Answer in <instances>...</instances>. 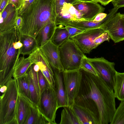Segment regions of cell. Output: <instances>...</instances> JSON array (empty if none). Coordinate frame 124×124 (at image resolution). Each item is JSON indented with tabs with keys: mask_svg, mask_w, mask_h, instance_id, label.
I'll use <instances>...</instances> for the list:
<instances>
[{
	"mask_svg": "<svg viewBox=\"0 0 124 124\" xmlns=\"http://www.w3.org/2000/svg\"><path fill=\"white\" fill-rule=\"evenodd\" d=\"M80 70L82 73V78L80 91L77 97L92 100L99 111V124H110L116 109L113 90L100 76H96Z\"/></svg>",
	"mask_w": 124,
	"mask_h": 124,
	"instance_id": "1",
	"label": "cell"
},
{
	"mask_svg": "<svg viewBox=\"0 0 124 124\" xmlns=\"http://www.w3.org/2000/svg\"><path fill=\"white\" fill-rule=\"evenodd\" d=\"M57 16L55 0H34L21 16V34L35 38L39 31L49 23H55Z\"/></svg>",
	"mask_w": 124,
	"mask_h": 124,
	"instance_id": "2",
	"label": "cell"
},
{
	"mask_svg": "<svg viewBox=\"0 0 124 124\" xmlns=\"http://www.w3.org/2000/svg\"><path fill=\"white\" fill-rule=\"evenodd\" d=\"M21 33L16 28L0 33V87L6 85L13 77L14 69L20 54L21 48L14 44L20 39Z\"/></svg>",
	"mask_w": 124,
	"mask_h": 124,
	"instance_id": "3",
	"label": "cell"
},
{
	"mask_svg": "<svg viewBox=\"0 0 124 124\" xmlns=\"http://www.w3.org/2000/svg\"><path fill=\"white\" fill-rule=\"evenodd\" d=\"M7 89L0 97V124H17L16 111L19 92L16 79L6 84Z\"/></svg>",
	"mask_w": 124,
	"mask_h": 124,
	"instance_id": "4",
	"label": "cell"
},
{
	"mask_svg": "<svg viewBox=\"0 0 124 124\" xmlns=\"http://www.w3.org/2000/svg\"><path fill=\"white\" fill-rule=\"evenodd\" d=\"M69 107L79 124H99L98 110L95 103L91 99L77 97L74 103Z\"/></svg>",
	"mask_w": 124,
	"mask_h": 124,
	"instance_id": "5",
	"label": "cell"
},
{
	"mask_svg": "<svg viewBox=\"0 0 124 124\" xmlns=\"http://www.w3.org/2000/svg\"><path fill=\"white\" fill-rule=\"evenodd\" d=\"M64 70H80L84 54L73 39L69 38L59 47Z\"/></svg>",
	"mask_w": 124,
	"mask_h": 124,
	"instance_id": "6",
	"label": "cell"
},
{
	"mask_svg": "<svg viewBox=\"0 0 124 124\" xmlns=\"http://www.w3.org/2000/svg\"><path fill=\"white\" fill-rule=\"evenodd\" d=\"M68 107L71 106L80 89L82 73L80 70H64L62 72Z\"/></svg>",
	"mask_w": 124,
	"mask_h": 124,
	"instance_id": "7",
	"label": "cell"
},
{
	"mask_svg": "<svg viewBox=\"0 0 124 124\" xmlns=\"http://www.w3.org/2000/svg\"><path fill=\"white\" fill-rule=\"evenodd\" d=\"M37 107L50 124H56V112L58 108L54 89L49 87L41 94Z\"/></svg>",
	"mask_w": 124,
	"mask_h": 124,
	"instance_id": "8",
	"label": "cell"
},
{
	"mask_svg": "<svg viewBox=\"0 0 124 124\" xmlns=\"http://www.w3.org/2000/svg\"><path fill=\"white\" fill-rule=\"evenodd\" d=\"M88 59L108 85L113 90L117 71L115 63L109 62L103 57L88 58Z\"/></svg>",
	"mask_w": 124,
	"mask_h": 124,
	"instance_id": "9",
	"label": "cell"
},
{
	"mask_svg": "<svg viewBox=\"0 0 124 124\" xmlns=\"http://www.w3.org/2000/svg\"><path fill=\"white\" fill-rule=\"evenodd\" d=\"M105 31L101 28L90 29L71 37L84 54H89L97 47L94 41Z\"/></svg>",
	"mask_w": 124,
	"mask_h": 124,
	"instance_id": "10",
	"label": "cell"
},
{
	"mask_svg": "<svg viewBox=\"0 0 124 124\" xmlns=\"http://www.w3.org/2000/svg\"><path fill=\"white\" fill-rule=\"evenodd\" d=\"M100 28L108 33L115 43L124 40V21L120 12L116 13Z\"/></svg>",
	"mask_w": 124,
	"mask_h": 124,
	"instance_id": "11",
	"label": "cell"
},
{
	"mask_svg": "<svg viewBox=\"0 0 124 124\" xmlns=\"http://www.w3.org/2000/svg\"><path fill=\"white\" fill-rule=\"evenodd\" d=\"M72 5L85 20H93L98 14L105 10L104 8L92 0H78Z\"/></svg>",
	"mask_w": 124,
	"mask_h": 124,
	"instance_id": "12",
	"label": "cell"
},
{
	"mask_svg": "<svg viewBox=\"0 0 124 124\" xmlns=\"http://www.w3.org/2000/svg\"><path fill=\"white\" fill-rule=\"evenodd\" d=\"M32 58L34 64L39 65L40 70L47 79L50 87L54 89V72L45 54L40 48H38L33 53Z\"/></svg>",
	"mask_w": 124,
	"mask_h": 124,
	"instance_id": "13",
	"label": "cell"
},
{
	"mask_svg": "<svg viewBox=\"0 0 124 124\" xmlns=\"http://www.w3.org/2000/svg\"><path fill=\"white\" fill-rule=\"evenodd\" d=\"M18 11L12 4H9L0 13V33L9 31L16 28Z\"/></svg>",
	"mask_w": 124,
	"mask_h": 124,
	"instance_id": "14",
	"label": "cell"
},
{
	"mask_svg": "<svg viewBox=\"0 0 124 124\" xmlns=\"http://www.w3.org/2000/svg\"><path fill=\"white\" fill-rule=\"evenodd\" d=\"M39 48L46 57L52 69H56L60 72L64 70L61 62L58 46L51 40Z\"/></svg>",
	"mask_w": 124,
	"mask_h": 124,
	"instance_id": "15",
	"label": "cell"
},
{
	"mask_svg": "<svg viewBox=\"0 0 124 124\" xmlns=\"http://www.w3.org/2000/svg\"><path fill=\"white\" fill-rule=\"evenodd\" d=\"M85 20L82 14L72 4L64 3L57 15L55 23L57 26L72 21Z\"/></svg>",
	"mask_w": 124,
	"mask_h": 124,
	"instance_id": "16",
	"label": "cell"
},
{
	"mask_svg": "<svg viewBox=\"0 0 124 124\" xmlns=\"http://www.w3.org/2000/svg\"><path fill=\"white\" fill-rule=\"evenodd\" d=\"M118 8L114 7L111 9L106 17L102 21L95 22L92 20L72 21L62 24L61 25L74 27L83 30L100 28L112 17L117 13Z\"/></svg>",
	"mask_w": 124,
	"mask_h": 124,
	"instance_id": "17",
	"label": "cell"
},
{
	"mask_svg": "<svg viewBox=\"0 0 124 124\" xmlns=\"http://www.w3.org/2000/svg\"><path fill=\"white\" fill-rule=\"evenodd\" d=\"M54 80V89L57 97L58 107H68L62 72L57 69H52Z\"/></svg>",
	"mask_w": 124,
	"mask_h": 124,
	"instance_id": "18",
	"label": "cell"
},
{
	"mask_svg": "<svg viewBox=\"0 0 124 124\" xmlns=\"http://www.w3.org/2000/svg\"><path fill=\"white\" fill-rule=\"evenodd\" d=\"M34 105L31 102L19 93L16 111L17 124H25L30 114L31 108Z\"/></svg>",
	"mask_w": 124,
	"mask_h": 124,
	"instance_id": "19",
	"label": "cell"
},
{
	"mask_svg": "<svg viewBox=\"0 0 124 124\" xmlns=\"http://www.w3.org/2000/svg\"><path fill=\"white\" fill-rule=\"evenodd\" d=\"M57 26L55 23H50L41 29L35 38L37 48H40L51 40Z\"/></svg>",
	"mask_w": 124,
	"mask_h": 124,
	"instance_id": "20",
	"label": "cell"
},
{
	"mask_svg": "<svg viewBox=\"0 0 124 124\" xmlns=\"http://www.w3.org/2000/svg\"><path fill=\"white\" fill-rule=\"evenodd\" d=\"M34 63L29 56L25 58L24 56L19 58L14 69L13 77L16 79L25 75L30 67Z\"/></svg>",
	"mask_w": 124,
	"mask_h": 124,
	"instance_id": "21",
	"label": "cell"
},
{
	"mask_svg": "<svg viewBox=\"0 0 124 124\" xmlns=\"http://www.w3.org/2000/svg\"><path fill=\"white\" fill-rule=\"evenodd\" d=\"M20 40L23 44L21 48L20 54L23 56L30 54L37 48L35 38L31 36L21 34Z\"/></svg>",
	"mask_w": 124,
	"mask_h": 124,
	"instance_id": "22",
	"label": "cell"
},
{
	"mask_svg": "<svg viewBox=\"0 0 124 124\" xmlns=\"http://www.w3.org/2000/svg\"><path fill=\"white\" fill-rule=\"evenodd\" d=\"M49 123L39 110L37 106L34 105L30 111L25 124H45Z\"/></svg>",
	"mask_w": 124,
	"mask_h": 124,
	"instance_id": "23",
	"label": "cell"
},
{
	"mask_svg": "<svg viewBox=\"0 0 124 124\" xmlns=\"http://www.w3.org/2000/svg\"><path fill=\"white\" fill-rule=\"evenodd\" d=\"M113 91L115 98L124 101V72H116Z\"/></svg>",
	"mask_w": 124,
	"mask_h": 124,
	"instance_id": "24",
	"label": "cell"
},
{
	"mask_svg": "<svg viewBox=\"0 0 124 124\" xmlns=\"http://www.w3.org/2000/svg\"><path fill=\"white\" fill-rule=\"evenodd\" d=\"M69 38L68 32L65 27L58 26H57L51 40L59 47Z\"/></svg>",
	"mask_w": 124,
	"mask_h": 124,
	"instance_id": "25",
	"label": "cell"
},
{
	"mask_svg": "<svg viewBox=\"0 0 124 124\" xmlns=\"http://www.w3.org/2000/svg\"><path fill=\"white\" fill-rule=\"evenodd\" d=\"M16 80L19 94L32 102L30 98L29 78L27 73L25 76L16 78Z\"/></svg>",
	"mask_w": 124,
	"mask_h": 124,
	"instance_id": "26",
	"label": "cell"
},
{
	"mask_svg": "<svg viewBox=\"0 0 124 124\" xmlns=\"http://www.w3.org/2000/svg\"><path fill=\"white\" fill-rule=\"evenodd\" d=\"M61 113L60 124H79L69 107H63Z\"/></svg>",
	"mask_w": 124,
	"mask_h": 124,
	"instance_id": "27",
	"label": "cell"
},
{
	"mask_svg": "<svg viewBox=\"0 0 124 124\" xmlns=\"http://www.w3.org/2000/svg\"><path fill=\"white\" fill-rule=\"evenodd\" d=\"M110 124H124V101H121L115 111Z\"/></svg>",
	"mask_w": 124,
	"mask_h": 124,
	"instance_id": "28",
	"label": "cell"
},
{
	"mask_svg": "<svg viewBox=\"0 0 124 124\" xmlns=\"http://www.w3.org/2000/svg\"><path fill=\"white\" fill-rule=\"evenodd\" d=\"M92 74L94 75L99 76L100 75L95 68L85 55L83 57L80 64V69Z\"/></svg>",
	"mask_w": 124,
	"mask_h": 124,
	"instance_id": "29",
	"label": "cell"
},
{
	"mask_svg": "<svg viewBox=\"0 0 124 124\" xmlns=\"http://www.w3.org/2000/svg\"><path fill=\"white\" fill-rule=\"evenodd\" d=\"M29 78V89L31 100L34 105L37 106L40 97L38 94L33 79L30 74L27 71Z\"/></svg>",
	"mask_w": 124,
	"mask_h": 124,
	"instance_id": "30",
	"label": "cell"
},
{
	"mask_svg": "<svg viewBox=\"0 0 124 124\" xmlns=\"http://www.w3.org/2000/svg\"><path fill=\"white\" fill-rule=\"evenodd\" d=\"M38 74L40 90V96L44 90L49 88L50 86L47 79L40 70L38 72Z\"/></svg>",
	"mask_w": 124,
	"mask_h": 124,
	"instance_id": "31",
	"label": "cell"
},
{
	"mask_svg": "<svg viewBox=\"0 0 124 124\" xmlns=\"http://www.w3.org/2000/svg\"><path fill=\"white\" fill-rule=\"evenodd\" d=\"M110 38L108 33L104 31L102 34L95 39L94 41V43L97 47L105 41L109 42Z\"/></svg>",
	"mask_w": 124,
	"mask_h": 124,
	"instance_id": "32",
	"label": "cell"
},
{
	"mask_svg": "<svg viewBox=\"0 0 124 124\" xmlns=\"http://www.w3.org/2000/svg\"><path fill=\"white\" fill-rule=\"evenodd\" d=\"M78 0H55V8L57 15L59 12L64 3H67L72 5L76 2Z\"/></svg>",
	"mask_w": 124,
	"mask_h": 124,
	"instance_id": "33",
	"label": "cell"
},
{
	"mask_svg": "<svg viewBox=\"0 0 124 124\" xmlns=\"http://www.w3.org/2000/svg\"><path fill=\"white\" fill-rule=\"evenodd\" d=\"M65 27L68 32L70 38L82 32L85 31L70 26H67Z\"/></svg>",
	"mask_w": 124,
	"mask_h": 124,
	"instance_id": "34",
	"label": "cell"
},
{
	"mask_svg": "<svg viewBox=\"0 0 124 124\" xmlns=\"http://www.w3.org/2000/svg\"><path fill=\"white\" fill-rule=\"evenodd\" d=\"M11 4L13 5L18 11L24 5V0H9L8 4Z\"/></svg>",
	"mask_w": 124,
	"mask_h": 124,
	"instance_id": "35",
	"label": "cell"
},
{
	"mask_svg": "<svg viewBox=\"0 0 124 124\" xmlns=\"http://www.w3.org/2000/svg\"><path fill=\"white\" fill-rule=\"evenodd\" d=\"M34 0H29L25 3L23 6L18 11V16H21L28 8Z\"/></svg>",
	"mask_w": 124,
	"mask_h": 124,
	"instance_id": "36",
	"label": "cell"
},
{
	"mask_svg": "<svg viewBox=\"0 0 124 124\" xmlns=\"http://www.w3.org/2000/svg\"><path fill=\"white\" fill-rule=\"evenodd\" d=\"M111 2L114 7L118 8L124 7V0H113Z\"/></svg>",
	"mask_w": 124,
	"mask_h": 124,
	"instance_id": "37",
	"label": "cell"
},
{
	"mask_svg": "<svg viewBox=\"0 0 124 124\" xmlns=\"http://www.w3.org/2000/svg\"><path fill=\"white\" fill-rule=\"evenodd\" d=\"M107 15L103 12L100 13L95 16L93 21L95 22H100L106 17Z\"/></svg>",
	"mask_w": 124,
	"mask_h": 124,
	"instance_id": "38",
	"label": "cell"
},
{
	"mask_svg": "<svg viewBox=\"0 0 124 124\" xmlns=\"http://www.w3.org/2000/svg\"><path fill=\"white\" fill-rule=\"evenodd\" d=\"M22 19L21 16H18L16 21V28L19 30L22 27Z\"/></svg>",
	"mask_w": 124,
	"mask_h": 124,
	"instance_id": "39",
	"label": "cell"
},
{
	"mask_svg": "<svg viewBox=\"0 0 124 124\" xmlns=\"http://www.w3.org/2000/svg\"><path fill=\"white\" fill-rule=\"evenodd\" d=\"M9 0H0V12L2 13L8 4Z\"/></svg>",
	"mask_w": 124,
	"mask_h": 124,
	"instance_id": "40",
	"label": "cell"
},
{
	"mask_svg": "<svg viewBox=\"0 0 124 124\" xmlns=\"http://www.w3.org/2000/svg\"><path fill=\"white\" fill-rule=\"evenodd\" d=\"M23 44L20 41V39L16 41L14 44V47L16 49L21 48L23 46Z\"/></svg>",
	"mask_w": 124,
	"mask_h": 124,
	"instance_id": "41",
	"label": "cell"
},
{
	"mask_svg": "<svg viewBox=\"0 0 124 124\" xmlns=\"http://www.w3.org/2000/svg\"><path fill=\"white\" fill-rule=\"evenodd\" d=\"M113 0H100L99 3H101V5L104 6H106L110 2H111Z\"/></svg>",
	"mask_w": 124,
	"mask_h": 124,
	"instance_id": "42",
	"label": "cell"
},
{
	"mask_svg": "<svg viewBox=\"0 0 124 124\" xmlns=\"http://www.w3.org/2000/svg\"><path fill=\"white\" fill-rule=\"evenodd\" d=\"M33 68L35 71L37 72H38L40 70L39 66L37 64H33Z\"/></svg>",
	"mask_w": 124,
	"mask_h": 124,
	"instance_id": "43",
	"label": "cell"
},
{
	"mask_svg": "<svg viewBox=\"0 0 124 124\" xmlns=\"http://www.w3.org/2000/svg\"><path fill=\"white\" fill-rule=\"evenodd\" d=\"M0 87V92L1 93H4L7 89V87L6 85L2 86Z\"/></svg>",
	"mask_w": 124,
	"mask_h": 124,
	"instance_id": "44",
	"label": "cell"
},
{
	"mask_svg": "<svg viewBox=\"0 0 124 124\" xmlns=\"http://www.w3.org/2000/svg\"><path fill=\"white\" fill-rule=\"evenodd\" d=\"M92 1L96 3L99 2L100 0H92Z\"/></svg>",
	"mask_w": 124,
	"mask_h": 124,
	"instance_id": "45",
	"label": "cell"
},
{
	"mask_svg": "<svg viewBox=\"0 0 124 124\" xmlns=\"http://www.w3.org/2000/svg\"><path fill=\"white\" fill-rule=\"evenodd\" d=\"M121 17L124 21V14H121Z\"/></svg>",
	"mask_w": 124,
	"mask_h": 124,
	"instance_id": "46",
	"label": "cell"
},
{
	"mask_svg": "<svg viewBox=\"0 0 124 124\" xmlns=\"http://www.w3.org/2000/svg\"><path fill=\"white\" fill-rule=\"evenodd\" d=\"M29 0H24V4L27 2H28V1H29Z\"/></svg>",
	"mask_w": 124,
	"mask_h": 124,
	"instance_id": "47",
	"label": "cell"
}]
</instances>
